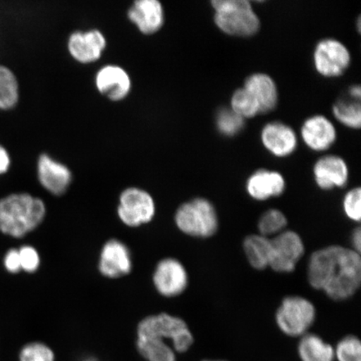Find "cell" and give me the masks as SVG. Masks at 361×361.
<instances>
[{"label":"cell","instance_id":"obj_1","mask_svg":"<svg viewBox=\"0 0 361 361\" xmlns=\"http://www.w3.org/2000/svg\"><path fill=\"white\" fill-rule=\"evenodd\" d=\"M308 281L336 301L349 299L359 290L361 259L358 252L342 246H329L314 252L308 264Z\"/></svg>","mask_w":361,"mask_h":361},{"label":"cell","instance_id":"obj_2","mask_svg":"<svg viewBox=\"0 0 361 361\" xmlns=\"http://www.w3.org/2000/svg\"><path fill=\"white\" fill-rule=\"evenodd\" d=\"M47 213L42 198L28 192L8 194L0 198V233L11 238H25L42 224Z\"/></svg>","mask_w":361,"mask_h":361},{"label":"cell","instance_id":"obj_3","mask_svg":"<svg viewBox=\"0 0 361 361\" xmlns=\"http://www.w3.org/2000/svg\"><path fill=\"white\" fill-rule=\"evenodd\" d=\"M214 23L226 35L250 37L259 32L260 20L247 0H213Z\"/></svg>","mask_w":361,"mask_h":361},{"label":"cell","instance_id":"obj_4","mask_svg":"<svg viewBox=\"0 0 361 361\" xmlns=\"http://www.w3.org/2000/svg\"><path fill=\"white\" fill-rule=\"evenodd\" d=\"M137 336H154L171 344L176 353L183 354L191 348L194 338L186 322L166 313L148 315L137 324Z\"/></svg>","mask_w":361,"mask_h":361},{"label":"cell","instance_id":"obj_5","mask_svg":"<svg viewBox=\"0 0 361 361\" xmlns=\"http://www.w3.org/2000/svg\"><path fill=\"white\" fill-rule=\"evenodd\" d=\"M174 220L180 232L193 238H210L219 228L214 206L202 197L183 203L176 211Z\"/></svg>","mask_w":361,"mask_h":361},{"label":"cell","instance_id":"obj_6","mask_svg":"<svg viewBox=\"0 0 361 361\" xmlns=\"http://www.w3.org/2000/svg\"><path fill=\"white\" fill-rule=\"evenodd\" d=\"M315 316V307L310 300L300 296H288L279 307L275 319L283 333L298 337L305 335L312 326Z\"/></svg>","mask_w":361,"mask_h":361},{"label":"cell","instance_id":"obj_7","mask_svg":"<svg viewBox=\"0 0 361 361\" xmlns=\"http://www.w3.org/2000/svg\"><path fill=\"white\" fill-rule=\"evenodd\" d=\"M117 216L129 228H138L152 222L156 214L154 198L144 189L126 188L119 196Z\"/></svg>","mask_w":361,"mask_h":361},{"label":"cell","instance_id":"obj_8","mask_svg":"<svg viewBox=\"0 0 361 361\" xmlns=\"http://www.w3.org/2000/svg\"><path fill=\"white\" fill-rule=\"evenodd\" d=\"M316 71L324 78H338L348 69L351 56L349 49L340 40L326 38L316 44L313 53Z\"/></svg>","mask_w":361,"mask_h":361},{"label":"cell","instance_id":"obj_9","mask_svg":"<svg viewBox=\"0 0 361 361\" xmlns=\"http://www.w3.org/2000/svg\"><path fill=\"white\" fill-rule=\"evenodd\" d=\"M269 267L278 273H291L305 254V245L299 234L284 231L270 239Z\"/></svg>","mask_w":361,"mask_h":361},{"label":"cell","instance_id":"obj_10","mask_svg":"<svg viewBox=\"0 0 361 361\" xmlns=\"http://www.w3.org/2000/svg\"><path fill=\"white\" fill-rule=\"evenodd\" d=\"M152 282L160 295L173 298L182 295L188 286V274L180 261L166 258L159 261L152 275Z\"/></svg>","mask_w":361,"mask_h":361},{"label":"cell","instance_id":"obj_11","mask_svg":"<svg viewBox=\"0 0 361 361\" xmlns=\"http://www.w3.org/2000/svg\"><path fill=\"white\" fill-rule=\"evenodd\" d=\"M133 258L129 247L118 239H110L103 245L98 261V269L102 276L119 279L133 269Z\"/></svg>","mask_w":361,"mask_h":361},{"label":"cell","instance_id":"obj_12","mask_svg":"<svg viewBox=\"0 0 361 361\" xmlns=\"http://www.w3.org/2000/svg\"><path fill=\"white\" fill-rule=\"evenodd\" d=\"M106 45L105 35L97 29L75 31L69 36L67 42L70 55L81 64L97 61L102 57Z\"/></svg>","mask_w":361,"mask_h":361},{"label":"cell","instance_id":"obj_13","mask_svg":"<svg viewBox=\"0 0 361 361\" xmlns=\"http://www.w3.org/2000/svg\"><path fill=\"white\" fill-rule=\"evenodd\" d=\"M37 177L39 183L48 192L55 196H61L69 189L72 183V173L62 162L43 153L37 161Z\"/></svg>","mask_w":361,"mask_h":361},{"label":"cell","instance_id":"obj_14","mask_svg":"<svg viewBox=\"0 0 361 361\" xmlns=\"http://www.w3.org/2000/svg\"><path fill=\"white\" fill-rule=\"evenodd\" d=\"M94 83L98 92L112 102H120L128 96L132 80L123 67L106 65L97 71Z\"/></svg>","mask_w":361,"mask_h":361},{"label":"cell","instance_id":"obj_15","mask_svg":"<svg viewBox=\"0 0 361 361\" xmlns=\"http://www.w3.org/2000/svg\"><path fill=\"white\" fill-rule=\"evenodd\" d=\"M261 142L271 154L286 157L295 152L298 147V137L291 126L272 121L266 124L261 130Z\"/></svg>","mask_w":361,"mask_h":361},{"label":"cell","instance_id":"obj_16","mask_svg":"<svg viewBox=\"0 0 361 361\" xmlns=\"http://www.w3.org/2000/svg\"><path fill=\"white\" fill-rule=\"evenodd\" d=\"M300 134L305 145L314 152L328 150L337 138L335 125L322 115L307 118L302 125Z\"/></svg>","mask_w":361,"mask_h":361},{"label":"cell","instance_id":"obj_17","mask_svg":"<svg viewBox=\"0 0 361 361\" xmlns=\"http://www.w3.org/2000/svg\"><path fill=\"white\" fill-rule=\"evenodd\" d=\"M316 184L323 190L345 187L349 180V168L342 157L326 155L320 157L314 166Z\"/></svg>","mask_w":361,"mask_h":361},{"label":"cell","instance_id":"obj_18","mask_svg":"<svg viewBox=\"0 0 361 361\" xmlns=\"http://www.w3.org/2000/svg\"><path fill=\"white\" fill-rule=\"evenodd\" d=\"M128 17L140 32L153 35L164 26V8L158 0H137L129 8Z\"/></svg>","mask_w":361,"mask_h":361},{"label":"cell","instance_id":"obj_19","mask_svg":"<svg viewBox=\"0 0 361 361\" xmlns=\"http://www.w3.org/2000/svg\"><path fill=\"white\" fill-rule=\"evenodd\" d=\"M286 187V180L281 173L266 169L255 171L246 183L248 195L258 201L282 195Z\"/></svg>","mask_w":361,"mask_h":361},{"label":"cell","instance_id":"obj_20","mask_svg":"<svg viewBox=\"0 0 361 361\" xmlns=\"http://www.w3.org/2000/svg\"><path fill=\"white\" fill-rule=\"evenodd\" d=\"M258 102L261 113L272 111L279 102V92L276 83L270 75L265 73H255L248 75L243 85Z\"/></svg>","mask_w":361,"mask_h":361},{"label":"cell","instance_id":"obj_21","mask_svg":"<svg viewBox=\"0 0 361 361\" xmlns=\"http://www.w3.org/2000/svg\"><path fill=\"white\" fill-rule=\"evenodd\" d=\"M135 346L144 361H177L173 347L160 338L137 336Z\"/></svg>","mask_w":361,"mask_h":361},{"label":"cell","instance_id":"obj_22","mask_svg":"<svg viewBox=\"0 0 361 361\" xmlns=\"http://www.w3.org/2000/svg\"><path fill=\"white\" fill-rule=\"evenodd\" d=\"M302 361H334L335 350L322 338L314 334H305L298 346Z\"/></svg>","mask_w":361,"mask_h":361},{"label":"cell","instance_id":"obj_23","mask_svg":"<svg viewBox=\"0 0 361 361\" xmlns=\"http://www.w3.org/2000/svg\"><path fill=\"white\" fill-rule=\"evenodd\" d=\"M270 247V239L260 234L247 236L243 242V250L248 263L252 268L258 270L269 267Z\"/></svg>","mask_w":361,"mask_h":361},{"label":"cell","instance_id":"obj_24","mask_svg":"<svg viewBox=\"0 0 361 361\" xmlns=\"http://www.w3.org/2000/svg\"><path fill=\"white\" fill-rule=\"evenodd\" d=\"M20 101V85L10 68L0 65V110L11 111Z\"/></svg>","mask_w":361,"mask_h":361},{"label":"cell","instance_id":"obj_25","mask_svg":"<svg viewBox=\"0 0 361 361\" xmlns=\"http://www.w3.org/2000/svg\"><path fill=\"white\" fill-rule=\"evenodd\" d=\"M334 116L346 128L360 129L361 126L360 101L343 98L336 102L332 108Z\"/></svg>","mask_w":361,"mask_h":361},{"label":"cell","instance_id":"obj_26","mask_svg":"<svg viewBox=\"0 0 361 361\" xmlns=\"http://www.w3.org/2000/svg\"><path fill=\"white\" fill-rule=\"evenodd\" d=\"M230 108L243 119L260 114V107L254 97L245 88H239L232 94Z\"/></svg>","mask_w":361,"mask_h":361},{"label":"cell","instance_id":"obj_27","mask_svg":"<svg viewBox=\"0 0 361 361\" xmlns=\"http://www.w3.org/2000/svg\"><path fill=\"white\" fill-rule=\"evenodd\" d=\"M18 361H57L55 351L47 343L30 341L21 345Z\"/></svg>","mask_w":361,"mask_h":361},{"label":"cell","instance_id":"obj_28","mask_svg":"<svg viewBox=\"0 0 361 361\" xmlns=\"http://www.w3.org/2000/svg\"><path fill=\"white\" fill-rule=\"evenodd\" d=\"M216 126L219 132L226 137H233L241 132L245 126V119L231 110L222 108L216 116Z\"/></svg>","mask_w":361,"mask_h":361},{"label":"cell","instance_id":"obj_29","mask_svg":"<svg viewBox=\"0 0 361 361\" xmlns=\"http://www.w3.org/2000/svg\"><path fill=\"white\" fill-rule=\"evenodd\" d=\"M288 221L286 216L281 211L270 209L261 216L259 221L258 228L260 235L268 238L269 236L278 235L282 233L286 227Z\"/></svg>","mask_w":361,"mask_h":361},{"label":"cell","instance_id":"obj_30","mask_svg":"<svg viewBox=\"0 0 361 361\" xmlns=\"http://www.w3.org/2000/svg\"><path fill=\"white\" fill-rule=\"evenodd\" d=\"M338 361H361V344L354 336H346L338 342L335 350Z\"/></svg>","mask_w":361,"mask_h":361},{"label":"cell","instance_id":"obj_31","mask_svg":"<svg viewBox=\"0 0 361 361\" xmlns=\"http://www.w3.org/2000/svg\"><path fill=\"white\" fill-rule=\"evenodd\" d=\"M19 251L21 272L35 274L40 267L42 259L39 252L33 246L25 245L18 248Z\"/></svg>","mask_w":361,"mask_h":361},{"label":"cell","instance_id":"obj_32","mask_svg":"<svg viewBox=\"0 0 361 361\" xmlns=\"http://www.w3.org/2000/svg\"><path fill=\"white\" fill-rule=\"evenodd\" d=\"M361 189L356 188L351 189L346 193L343 202V207L347 216L351 220L360 222L361 218L360 212Z\"/></svg>","mask_w":361,"mask_h":361},{"label":"cell","instance_id":"obj_33","mask_svg":"<svg viewBox=\"0 0 361 361\" xmlns=\"http://www.w3.org/2000/svg\"><path fill=\"white\" fill-rule=\"evenodd\" d=\"M4 270L10 274H18L21 272L20 260L18 248L12 247L7 250L3 257Z\"/></svg>","mask_w":361,"mask_h":361},{"label":"cell","instance_id":"obj_34","mask_svg":"<svg viewBox=\"0 0 361 361\" xmlns=\"http://www.w3.org/2000/svg\"><path fill=\"white\" fill-rule=\"evenodd\" d=\"M11 166V158L6 148L0 144V176L8 173Z\"/></svg>","mask_w":361,"mask_h":361},{"label":"cell","instance_id":"obj_35","mask_svg":"<svg viewBox=\"0 0 361 361\" xmlns=\"http://www.w3.org/2000/svg\"><path fill=\"white\" fill-rule=\"evenodd\" d=\"M351 243L352 246H353L352 250L360 254L361 247V232L360 228H356L353 233H352Z\"/></svg>","mask_w":361,"mask_h":361},{"label":"cell","instance_id":"obj_36","mask_svg":"<svg viewBox=\"0 0 361 361\" xmlns=\"http://www.w3.org/2000/svg\"><path fill=\"white\" fill-rule=\"evenodd\" d=\"M349 97L355 100L360 101L361 88L360 85H353L348 90Z\"/></svg>","mask_w":361,"mask_h":361},{"label":"cell","instance_id":"obj_37","mask_svg":"<svg viewBox=\"0 0 361 361\" xmlns=\"http://www.w3.org/2000/svg\"><path fill=\"white\" fill-rule=\"evenodd\" d=\"M360 19L358 20V29H359V31L360 30Z\"/></svg>","mask_w":361,"mask_h":361},{"label":"cell","instance_id":"obj_38","mask_svg":"<svg viewBox=\"0 0 361 361\" xmlns=\"http://www.w3.org/2000/svg\"><path fill=\"white\" fill-rule=\"evenodd\" d=\"M205 361H219V360H205Z\"/></svg>","mask_w":361,"mask_h":361}]
</instances>
